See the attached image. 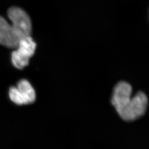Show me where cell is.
<instances>
[{"label":"cell","mask_w":149,"mask_h":149,"mask_svg":"<svg viewBox=\"0 0 149 149\" xmlns=\"http://www.w3.org/2000/svg\"><path fill=\"white\" fill-rule=\"evenodd\" d=\"M132 88L126 82H120L114 88L112 103L125 121H133L143 116L146 111L148 100L143 92L132 97Z\"/></svg>","instance_id":"1"},{"label":"cell","mask_w":149,"mask_h":149,"mask_svg":"<svg viewBox=\"0 0 149 149\" xmlns=\"http://www.w3.org/2000/svg\"><path fill=\"white\" fill-rule=\"evenodd\" d=\"M7 14L12 24L0 16V44L15 49L21 40L31 36L32 22L27 13L19 7H11Z\"/></svg>","instance_id":"2"},{"label":"cell","mask_w":149,"mask_h":149,"mask_svg":"<svg viewBox=\"0 0 149 149\" xmlns=\"http://www.w3.org/2000/svg\"><path fill=\"white\" fill-rule=\"evenodd\" d=\"M36 47V43L31 36L21 40L15 48L16 50L12 53V62L13 66L20 70L27 66L29 59L34 54Z\"/></svg>","instance_id":"3"},{"label":"cell","mask_w":149,"mask_h":149,"mask_svg":"<svg viewBox=\"0 0 149 149\" xmlns=\"http://www.w3.org/2000/svg\"><path fill=\"white\" fill-rule=\"evenodd\" d=\"M9 96L11 101L17 105L31 104L36 98L34 89L26 80H20L16 87H11Z\"/></svg>","instance_id":"4"}]
</instances>
